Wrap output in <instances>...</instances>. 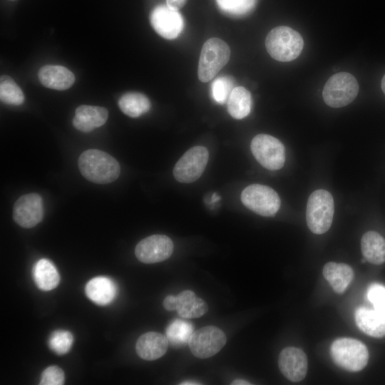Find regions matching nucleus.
I'll return each instance as SVG.
<instances>
[{"label": "nucleus", "mask_w": 385, "mask_h": 385, "mask_svg": "<svg viewBox=\"0 0 385 385\" xmlns=\"http://www.w3.org/2000/svg\"><path fill=\"white\" fill-rule=\"evenodd\" d=\"M78 165L86 179L97 184L111 183L120 173L118 162L108 153L97 149L83 152L78 158Z\"/></svg>", "instance_id": "f257e3e1"}, {"label": "nucleus", "mask_w": 385, "mask_h": 385, "mask_svg": "<svg viewBox=\"0 0 385 385\" xmlns=\"http://www.w3.org/2000/svg\"><path fill=\"white\" fill-rule=\"evenodd\" d=\"M265 46L272 58L279 61L288 62L299 56L304 41L297 31L281 26L270 31L265 39Z\"/></svg>", "instance_id": "f03ea898"}, {"label": "nucleus", "mask_w": 385, "mask_h": 385, "mask_svg": "<svg viewBox=\"0 0 385 385\" xmlns=\"http://www.w3.org/2000/svg\"><path fill=\"white\" fill-rule=\"evenodd\" d=\"M334 212L332 195L325 190H317L309 197L306 220L309 229L314 234H323L330 227Z\"/></svg>", "instance_id": "7ed1b4c3"}, {"label": "nucleus", "mask_w": 385, "mask_h": 385, "mask_svg": "<svg viewBox=\"0 0 385 385\" xmlns=\"http://www.w3.org/2000/svg\"><path fill=\"white\" fill-rule=\"evenodd\" d=\"M230 57V49L222 39L211 38L202 46L197 68L198 78L202 82L211 81L226 65Z\"/></svg>", "instance_id": "20e7f679"}, {"label": "nucleus", "mask_w": 385, "mask_h": 385, "mask_svg": "<svg viewBox=\"0 0 385 385\" xmlns=\"http://www.w3.org/2000/svg\"><path fill=\"white\" fill-rule=\"evenodd\" d=\"M330 353L335 364L350 371L363 369L369 359L366 346L361 342L351 338L335 340L331 346Z\"/></svg>", "instance_id": "39448f33"}, {"label": "nucleus", "mask_w": 385, "mask_h": 385, "mask_svg": "<svg viewBox=\"0 0 385 385\" xmlns=\"http://www.w3.org/2000/svg\"><path fill=\"white\" fill-rule=\"evenodd\" d=\"M359 84L355 77L347 72H339L332 75L326 82L323 91V99L327 105L332 108L347 106L356 97Z\"/></svg>", "instance_id": "423d86ee"}, {"label": "nucleus", "mask_w": 385, "mask_h": 385, "mask_svg": "<svg viewBox=\"0 0 385 385\" xmlns=\"http://www.w3.org/2000/svg\"><path fill=\"white\" fill-rule=\"evenodd\" d=\"M241 201L249 210L265 217L274 215L280 207L278 194L269 186L252 184L241 193Z\"/></svg>", "instance_id": "0eeeda50"}, {"label": "nucleus", "mask_w": 385, "mask_h": 385, "mask_svg": "<svg viewBox=\"0 0 385 385\" xmlns=\"http://www.w3.org/2000/svg\"><path fill=\"white\" fill-rule=\"evenodd\" d=\"M250 149L257 161L268 170H279L284 164V146L280 140L270 135L258 134L255 136Z\"/></svg>", "instance_id": "6e6552de"}, {"label": "nucleus", "mask_w": 385, "mask_h": 385, "mask_svg": "<svg viewBox=\"0 0 385 385\" xmlns=\"http://www.w3.org/2000/svg\"><path fill=\"white\" fill-rule=\"evenodd\" d=\"M226 342L227 338L222 330L215 326H206L192 332L188 345L195 357L207 359L218 353Z\"/></svg>", "instance_id": "1a4fd4ad"}, {"label": "nucleus", "mask_w": 385, "mask_h": 385, "mask_svg": "<svg viewBox=\"0 0 385 385\" xmlns=\"http://www.w3.org/2000/svg\"><path fill=\"white\" fill-rule=\"evenodd\" d=\"M209 153L203 146H194L186 151L176 163L173 169L175 180L182 183L197 180L207 164Z\"/></svg>", "instance_id": "9d476101"}, {"label": "nucleus", "mask_w": 385, "mask_h": 385, "mask_svg": "<svg viewBox=\"0 0 385 385\" xmlns=\"http://www.w3.org/2000/svg\"><path fill=\"white\" fill-rule=\"evenodd\" d=\"M150 21L155 32L169 40L176 38L184 28V21L180 13L167 4L155 6L150 13Z\"/></svg>", "instance_id": "9b49d317"}, {"label": "nucleus", "mask_w": 385, "mask_h": 385, "mask_svg": "<svg viewBox=\"0 0 385 385\" xmlns=\"http://www.w3.org/2000/svg\"><path fill=\"white\" fill-rule=\"evenodd\" d=\"M173 242L164 235H153L140 240L135 255L143 263L153 264L168 259L173 252Z\"/></svg>", "instance_id": "f8f14e48"}, {"label": "nucleus", "mask_w": 385, "mask_h": 385, "mask_svg": "<svg viewBox=\"0 0 385 385\" xmlns=\"http://www.w3.org/2000/svg\"><path fill=\"white\" fill-rule=\"evenodd\" d=\"M43 199L37 193L21 196L13 207L14 220L24 228H31L38 224L43 220Z\"/></svg>", "instance_id": "ddd939ff"}, {"label": "nucleus", "mask_w": 385, "mask_h": 385, "mask_svg": "<svg viewBox=\"0 0 385 385\" xmlns=\"http://www.w3.org/2000/svg\"><path fill=\"white\" fill-rule=\"evenodd\" d=\"M163 304L166 310H176L184 319L198 318L208 311L205 301L197 297L191 290H184L176 296L168 295Z\"/></svg>", "instance_id": "4468645a"}, {"label": "nucleus", "mask_w": 385, "mask_h": 385, "mask_svg": "<svg viewBox=\"0 0 385 385\" xmlns=\"http://www.w3.org/2000/svg\"><path fill=\"white\" fill-rule=\"evenodd\" d=\"M278 365L282 374L289 381H302L307 372V358L305 353L296 347H286L279 355Z\"/></svg>", "instance_id": "2eb2a0df"}, {"label": "nucleus", "mask_w": 385, "mask_h": 385, "mask_svg": "<svg viewBox=\"0 0 385 385\" xmlns=\"http://www.w3.org/2000/svg\"><path fill=\"white\" fill-rule=\"evenodd\" d=\"M168 339L156 332L142 334L137 340L135 350L138 355L145 360H155L163 356L168 348Z\"/></svg>", "instance_id": "dca6fc26"}, {"label": "nucleus", "mask_w": 385, "mask_h": 385, "mask_svg": "<svg viewBox=\"0 0 385 385\" xmlns=\"http://www.w3.org/2000/svg\"><path fill=\"white\" fill-rule=\"evenodd\" d=\"M108 110L101 106L81 105L76 109L73 125L78 130L88 133L106 123Z\"/></svg>", "instance_id": "f3484780"}, {"label": "nucleus", "mask_w": 385, "mask_h": 385, "mask_svg": "<svg viewBox=\"0 0 385 385\" xmlns=\"http://www.w3.org/2000/svg\"><path fill=\"white\" fill-rule=\"evenodd\" d=\"M41 83L46 88L64 91L75 81L74 74L67 68L58 65H46L38 73Z\"/></svg>", "instance_id": "a211bd4d"}, {"label": "nucleus", "mask_w": 385, "mask_h": 385, "mask_svg": "<svg viewBox=\"0 0 385 385\" xmlns=\"http://www.w3.org/2000/svg\"><path fill=\"white\" fill-rule=\"evenodd\" d=\"M358 327L365 334L373 337L385 336V313L366 307L358 308L355 312Z\"/></svg>", "instance_id": "6ab92c4d"}, {"label": "nucleus", "mask_w": 385, "mask_h": 385, "mask_svg": "<svg viewBox=\"0 0 385 385\" xmlns=\"http://www.w3.org/2000/svg\"><path fill=\"white\" fill-rule=\"evenodd\" d=\"M85 291L91 301L99 305H106L115 297L117 287L112 279L106 277H96L87 283Z\"/></svg>", "instance_id": "aec40b11"}, {"label": "nucleus", "mask_w": 385, "mask_h": 385, "mask_svg": "<svg viewBox=\"0 0 385 385\" xmlns=\"http://www.w3.org/2000/svg\"><path fill=\"white\" fill-rule=\"evenodd\" d=\"M323 275L333 289L337 293L342 294L353 279L354 271L346 264L330 262L324 265Z\"/></svg>", "instance_id": "412c9836"}, {"label": "nucleus", "mask_w": 385, "mask_h": 385, "mask_svg": "<svg viewBox=\"0 0 385 385\" xmlns=\"http://www.w3.org/2000/svg\"><path fill=\"white\" fill-rule=\"evenodd\" d=\"M361 248L364 259L368 262L374 265L385 262V239L378 232L369 231L364 234Z\"/></svg>", "instance_id": "4be33fe9"}, {"label": "nucleus", "mask_w": 385, "mask_h": 385, "mask_svg": "<svg viewBox=\"0 0 385 385\" xmlns=\"http://www.w3.org/2000/svg\"><path fill=\"white\" fill-rule=\"evenodd\" d=\"M33 277L36 286L41 290L50 291L57 287L60 277L55 265L47 259H41L33 269Z\"/></svg>", "instance_id": "5701e85b"}, {"label": "nucleus", "mask_w": 385, "mask_h": 385, "mask_svg": "<svg viewBox=\"0 0 385 385\" xmlns=\"http://www.w3.org/2000/svg\"><path fill=\"white\" fill-rule=\"evenodd\" d=\"M118 104L121 111L131 118L140 117L151 107L148 98L138 92L125 93L119 98Z\"/></svg>", "instance_id": "b1692460"}, {"label": "nucleus", "mask_w": 385, "mask_h": 385, "mask_svg": "<svg viewBox=\"0 0 385 385\" xmlns=\"http://www.w3.org/2000/svg\"><path fill=\"white\" fill-rule=\"evenodd\" d=\"M229 114L235 119H242L250 112L252 97L250 93L242 86L235 87L227 101Z\"/></svg>", "instance_id": "393cba45"}, {"label": "nucleus", "mask_w": 385, "mask_h": 385, "mask_svg": "<svg viewBox=\"0 0 385 385\" xmlns=\"http://www.w3.org/2000/svg\"><path fill=\"white\" fill-rule=\"evenodd\" d=\"M0 99L4 103L19 106L24 102V95L21 88L8 76L0 78Z\"/></svg>", "instance_id": "a878e982"}, {"label": "nucleus", "mask_w": 385, "mask_h": 385, "mask_svg": "<svg viewBox=\"0 0 385 385\" xmlns=\"http://www.w3.org/2000/svg\"><path fill=\"white\" fill-rule=\"evenodd\" d=\"M220 10L231 17H242L253 11L257 0H216Z\"/></svg>", "instance_id": "bb28decb"}, {"label": "nucleus", "mask_w": 385, "mask_h": 385, "mask_svg": "<svg viewBox=\"0 0 385 385\" xmlns=\"http://www.w3.org/2000/svg\"><path fill=\"white\" fill-rule=\"evenodd\" d=\"M192 329L191 324L176 319L168 326L166 335L168 341L173 345H181L188 342Z\"/></svg>", "instance_id": "cd10ccee"}, {"label": "nucleus", "mask_w": 385, "mask_h": 385, "mask_svg": "<svg viewBox=\"0 0 385 385\" xmlns=\"http://www.w3.org/2000/svg\"><path fill=\"white\" fill-rule=\"evenodd\" d=\"M234 88V81L231 77H217L211 84V94L214 101L218 103H225Z\"/></svg>", "instance_id": "c85d7f7f"}, {"label": "nucleus", "mask_w": 385, "mask_h": 385, "mask_svg": "<svg viewBox=\"0 0 385 385\" xmlns=\"http://www.w3.org/2000/svg\"><path fill=\"white\" fill-rule=\"evenodd\" d=\"M73 340V335L70 332L57 330L51 334L48 344L50 349L57 354H64L70 350Z\"/></svg>", "instance_id": "c756f323"}, {"label": "nucleus", "mask_w": 385, "mask_h": 385, "mask_svg": "<svg viewBox=\"0 0 385 385\" xmlns=\"http://www.w3.org/2000/svg\"><path fill=\"white\" fill-rule=\"evenodd\" d=\"M367 297L375 309L385 313V287L379 284H372L367 291Z\"/></svg>", "instance_id": "7c9ffc66"}, {"label": "nucleus", "mask_w": 385, "mask_h": 385, "mask_svg": "<svg viewBox=\"0 0 385 385\" xmlns=\"http://www.w3.org/2000/svg\"><path fill=\"white\" fill-rule=\"evenodd\" d=\"M65 380L63 371L57 366L47 367L41 374V385H61Z\"/></svg>", "instance_id": "2f4dec72"}, {"label": "nucleus", "mask_w": 385, "mask_h": 385, "mask_svg": "<svg viewBox=\"0 0 385 385\" xmlns=\"http://www.w3.org/2000/svg\"><path fill=\"white\" fill-rule=\"evenodd\" d=\"M187 0H166L167 5L175 10H179L184 6Z\"/></svg>", "instance_id": "473e14b6"}, {"label": "nucleus", "mask_w": 385, "mask_h": 385, "mask_svg": "<svg viewBox=\"0 0 385 385\" xmlns=\"http://www.w3.org/2000/svg\"><path fill=\"white\" fill-rule=\"evenodd\" d=\"M231 384L232 385H250V384H252L251 383H250L249 381H247L244 379H235L234 381H232L231 382Z\"/></svg>", "instance_id": "72a5a7b5"}, {"label": "nucleus", "mask_w": 385, "mask_h": 385, "mask_svg": "<svg viewBox=\"0 0 385 385\" xmlns=\"http://www.w3.org/2000/svg\"><path fill=\"white\" fill-rule=\"evenodd\" d=\"M181 385H197V384H201L200 383H198L197 381H183L182 383H180Z\"/></svg>", "instance_id": "f704fd0d"}, {"label": "nucleus", "mask_w": 385, "mask_h": 385, "mask_svg": "<svg viewBox=\"0 0 385 385\" xmlns=\"http://www.w3.org/2000/svg\"><path fill=\"white\" fill-rule=\"evenodd\" d=\"M381 88H382L383 92L385 94V75L383 76L382 80H381Z\"/></svg>", "instance_id": "c9c22d12"}, {"label": "nucleus", "mask_w": 385, "mask_h": 385, "mask_svg": "<svg viewBox=\"0 0 385 385\" xmlns=\"http://www.w3.org/2000/svg\"><path fill=\"white\" fill-rule=\"evenodd\" d=\"M219 199H220V197L217 196L216 193H215V194L212 195V202H216V201H217Z\"/></svg>", "instance_id": "e433bc0d"}, {"label": "nucleus", "mask_w": 385, "mask_h": 385, "mask_svg": "<svg viewBox=\"0 0 385 385\" xmlns=\"http://www.w3.org/2000/svg\"><path fill=\"white\" fill-rule=\"evenodd\" d=\"M10 1H15V0H10Z\"/></svg>", "instance_id": "4c0bfd02"}]
</instances>
